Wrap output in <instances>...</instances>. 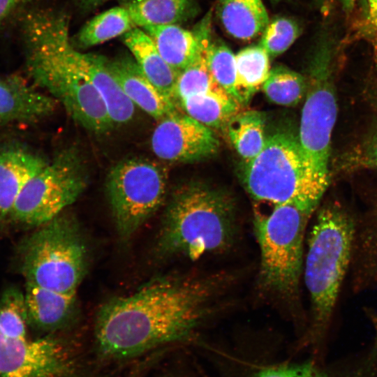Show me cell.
<instances>
[{
	"instance_id": "obj_1",
	"label": "cell",
	"mask_w": 377,
	"mask_h": 377,
	"mask_svg": "<svg viewBox=\"0 0 377 377\" xmlns=\"http://www.w3.org/2000/svg\"><path fill=\"white\" fill-rule=\"evenodd\" d=\"M232 281L221 272L158 276L131 295L110 299L96 316L98 351L127 359L190 339L221 309Z\"/></svg>"
},
{
	"instance_id": "obj_2",
	"label": "cell",
	"mask_w": 377,
	"mask_h": 377,
	"mask_svg": "<svg viewBox=\"0 0 377 377\" xmlns=\"http://www.w3.org/2000/svg\"><path fill=\"white\" fill-rule=\"evenodd\" d=\"M17 22L26 69L34 84L86 130L96 134L112 130L114 125L103 99L76 64L68 13L52 8H27Z\"/></svg>"
},
{
	"instance_id": "obj_3",
	"label": "cell",
	"mask_w": 377,
	"mask_h": 377,
	"mask_svg": "<svg viewBox=\"0 0 377 377\" xmlns=\"http://www.w3.org/2000/svg\"><path fill=\"white\" fill-rule=\"evenodd\" d=\"M313 215L303 269L309 311L302 341L311 348L313 358L324 362L349 274L357 214L343 202L332 199L320 205Z\"/></svg>"
},
{
	"instance_id": "obj_4",
	"label": "cell",
	"mask_w": 377,
	"mask_h": 377,
	"mask_svg": "<svg viewBox=\"0 0 377 377\" xmlns=\"http://www.w3.org/2000/svg\"><path fill=\"white\" fill-rule=\"evenodd\" d=\"M239 229L232 197L205 184L191 183L174 191L161 224L157 248L165 257L194 260L229 250Z\"/></svg>"
},
{
	"instance_id": "obj_5",
	"label": "cell",
	"mask_w": 377,
	"mask_h": 377,
	"mask_svg": "<svg viewBox=\"0 0 377 377\" xmlns=\"http://www.w3.org/2000/svg\"><path fill=\"white\" fill-rule=\"evenodd\" d=\"M313 214L293 205H272L267 212L255 210L253 221L260 251V290L293 308L306 324L301 311V282L306 230Z\"/></svg>"
},
{
	"instance_id": "obj_6",
	"label": "cell",
	"mask_w": 377,
	"mask_h": 377,
	"mask_svg": "<svg viewBox=\"0 0 377 377\" xmlns=\"http://www.w3.org/2000/svg\"><path fill=\"white\" fill-rule=\"evenodd\" d=\"M243 184L258 203L293 205L315 213L327 189L301 147L298 135L278 131L267 136L261 151L244 163Z\"/></svg>"
},
{
	"instance_id": "obj_7",
	"label": "cell",
	"mask_w": 377,
	"mask_h": 377,
	"mask_svg": "<svg viewBox=\"0 0 377 377\" xmlns=\"http://www.w3.org/2000/svg\"><path fill=\"white\" fill-rule=\"evenodd\" d=\"M64 212L27 237L22 271L27 283L77 293L89 267V249L76 219Z\"/></svg>"
},
{
	"instance_id": "obj_8",
	"label": "cell",
	"mask_w": 377,
	"mask_h": 377,
	"mask_svg": "<svg viewBox=\"0 0 377 377\" xmlns=\"http://www.w3.org/2000/svg\"><path fill=\"white\" fill-rule=\"evenodd\" d=\"M167 180L165 169L145 158H124L110 169L105 191L120 238H131L159 209Z\"/></svg>"
},
{
	"instance_id": "obj_9",
	"label": "cell",
	"mask_w": 377,
	"mask_h": 377,
	"mask_svg": "<svg viewBox=\"0 0 377 377\" xmlns=\"http://www.w3.org/2000/svg\"><path fill=\"white\" fill-rule=\"evenodd\" d=\"M88 179L79 151L66 148L25 184L9 215L20 223L38 227L74 203L85 191Z\"/></svg>"
},
{
	"instance_id": "obj_10",
	"label": "cell",
	"mask_w": 377,
	"mask_h": 377,
	"mask_svg": "<svg viewBox=\"0 0 377 377\" xmlns=\"http://www.w3.org/2000/svg\"><path fill=\"white\" fill-rule=\"evenodd\" d=\"M328 50L319 48L311 61L297 135L311 168L327 186L331 180V139L338 113L332 57Z\"/></svg>"
},
{
	"instance_id": "obj_11",
	"label": "cell",
	"mask_w": 377,
	"mask_h": 377,
	"mask_svg": "<svg viewBox=\"0 0 377 377\" xmlns=\"http://www.w3.org/2000/svg\"><path fill=\"white\" fill-rule=\"evenodd\" d=\"M74 363L57 339H11L0 330V377H68Z\"/></svg>"
},
{
	"instance_id": "obj_12",
	"label": "cell",
	"mask_w": 377,
	"mask_h": 377,
	"mask_svg": "<svg viewBox=\"0 0 377 377\" xmlns=\"http://www.w3.org/2000/svg\"><path fill=\"white\" fill-rule=\"evenodd\" d=\"M150 143L158 158L171 162L202 160L214 155L220 146L212 128L177 112L158 121Z\"/></svg>"
},
{
	"instance_id": "obj_13",
	"label": "cell",
	"mask_w": 377,
	"mask_h": 377,
	"mask_svg": "<svg viewBox=\"0 0 377 377\" xmlns=\"http://www.w3.org/2000/svg\"><path fill=\"white\" fill-rule=\"evenodd\" d=\"M250 377H377V343L327 362L314 358L261 368Z\"/></svg>"
},
{
	"instance_id": "obj_14",
	"label": "cell",
	"mask_w": 377,
	"mask_h": 377,
	"mask_svg": "<svg viewBox=\"0 0 377 377\" xmlns=\"http://www.w3.org/2000/svg\"><path fill=\"white\" fill-rule=\"evenodd\" d=\"M107 66L130 101L160 121L177 112L175 103L163 94L147 77L133 57L120 55L109 59Z\"/></svg>"
},
{
	"instance_id": "obj_15",
	"label": "cell",
	"mask_w": 377,
	"mask_h": 377,
	"mask_svg": "<svg viewBox=\"0 0 377 377\" xmlns=\"http://www.w3.org/2000/svg\"><path fill=\"white\" fill-rule=\"evenodd\" d=\"M58 104L19 76L0 78V123L35 122L52 114Z\"/></svg>"
},
{
	"instance_id": "obj_16",
	"label": "cell",
	"mask_w": 377,
	"mask_h": 377,
	"mask_svg": "<svg viewBox=\"0 0 377 377\" xmlns=\"http://www.w3.org/2000/svg\"><path fill=\"white\" fill-rule=\"evenodd\" d=\"M348 276L354 294L377 291V206L357 215Z\"/></svg>"
},
{
	"instance_id": "obj_17",
	"label": "cell",
	"mask_w": 377,
	"mask_h": 377,
	"mask_svg": "<svg viewBox=\"0 0 377 377\" xmlns=\"http://www.w3.org/2000/svg\"><path fill=\"white\" fill-rule=\"evenodd\" d=\"M75 58L81 73L103 99L113 124L117 126L129 122L135 114V105L109 70L106 57L83 53L75 48Z\"/></svg>"
},
{
	"instance_id": "obj_18",
	"label": "cell",
	"mask_w": 377,
	"mask_h": 377,
	"mask_svg": "<svg viewBox=\"0 0 377 377\" xmlns=\"http://www.w3.org/2000/svg\"><path fill=\"white\" fill-rule=\"evenodd\" d=\"M24 297L28 323L37 329L58 330L75 316L77 293H64L27 283Z\"/></svg>"
},
{
	"instance_id": "obj_19",
	"label": "cell",
	"mask_w": 377,
	"mask_h": 377,
	"mask_svg": "<svg viewBox=\"0 0 377 377\" xmlns=\"http://www.w3.org/2000/svg\"><path fill=\"white\" fill-rule=\"evenodd\" d=\"M47 163L24 149L10 147L0 151V222L10 214L25 184Z\"/></svg>"
},
{
	"instance_id": "obj_20",
	"label": "cell",
	"mask_w": 377,
	"mask_h": 377,
	"mask_svg": "<svg viewBox=\"0 0 377 377\" xmlns=\"http://www.w3.org/2000/svg\"><path fill=\"white\" fill-rule=\"evenodd\" d=\"M137 64L151 82L174 103L179 73L161 57L151 37L142 29L134 27L122 36Z\"/></svg>"
},
{
	"instance_id": "obj_21",
	"label": "cell",
	"mask_w": 377,
	"mask_h": 377,
	"mask_svg": "<svg viewBox=\"0 0 377 377\" xmlns=\"http://www.w3.org/2000/svg\"><path fill=\"white\" fill-rule=\"evenodd\" d=\"M216 13L226 31L242 40L262 34L269 22L263 0H218Z\"/></svg>"
},
{
	"instance_id": "obj_22",
	"label": "cell",
	"mask_w": 377,
	"mask_h": 377,
	"mask_svg": "<svg viewBox=\"0 0 377 377\" xmlns=\"http://www.w3.org/2000/svg\"><path fill=\"white\" fill-rule=\"evenodd\" d=\"M135 27L178 24L198 11L196 0H121Z\"/></svg>"
},
{
	"instance_id": "obj_23",
	"label": "cell",
	"mask_w": 377,
	"mask_h": 377,
	"mask_svg": "<svg viewBox=\"0 0 377 377\" xmlns=\"http://www.w3.org/2000/svg\"><path fill=\"white\" fill-rule=\"evenodd\" d=\"M164 60L180 73L195 59L198 43L195 34L178 24L152 25L143 28Z\"/></svg>"
},
{
	"instance_id": "obj_24",
	"label": "cell",
	"mask_w": 377,
	"mask_h": 377,
	"mask_svg": "<svg viewBox=\"0 0 377 377\" xmlns=\"http://www.w3.org/2000/svg\"><path fill=\"white\" fill-rule=\"evenodd\" d=\"M179 103L186 114L210 128L226 126L240 105L221 87L188 96Z\"/></svg>"
},
{
	"instance_id": "obj_25",
	"label": "cell",
	"mask_w": 377,
	"mask_h": 377,
	"mask_svg": "<svg viewBox=\"0 0 377 377\" xmlns=\"http://www.w3.org/2000/svg\"><path fill=\"white\" fill-rule=\"evenodd\" d=\"M265 125L263 113L247 110L238 112L226 126L231 144L244 163L254 158L264 147Z\"/></svg>"
},
{
	"instance_id": "obj_26",
	"label": "cell",
	"mask_w": 377,
	"mask_h": 377,
	"mask_svg": "<svg viewBox=\"0 0 377 377\" xmlns=\"http://www.w3.org/2000/svg\"><path fill=\"white\" fill-rule=\"evenodd\" d=\"M237 101L240 105L247 103L263 87L269 71V56L260 45L241 50L235 55Z\"/></svg>"
},
{
	"instance_id": "obj_27",
	"label": "cell",
	"mask_w": 377,
	"mask_h": 377,
	"mask_svg": "<svg viewBox=\"0 0 377 377\" xmlns=\"http://www.w3.org/2000/svg\"><path fill=\"white\" fill-rule=\"evenodd\" d=\"M136 27L122 6L112 8L87 22L71 40L76 48H88L123 36Z\"/></svg>"
},
{
	"instance_id": "obj_28",
	"label": "cell",
	"mask_w": 377,
	"mask_h": 377,
	"mask_svg": "<svg viewBox=\"0 0 377 377\" xmlns=\"http://www.w3.org/2000/svg\"><path fill=\"white\" fill-rule=\"evenodd\" d=\"M306 77L287 67L272 68L262 89L267 99L279 105L294 106L305 96Z\"/></svg>"
},
{
	"instance_id": "obj_29",
	"label": "cell",
	"mask_w": 377,
	"mask_h": 377,
	"mask_svg": "<svg viewBox=\"0 0 377 377\" xmlns=\"http://www.w3.org/2000/svg\"><path fill=\"white\" fill-rule=\"evenodd\" d=\"M334 165L342 172L377 170V113L364 133L337 156Z\"/></svg>"
},
{
	"instance_id": "obj_30",
	"label": "cell",
	"mask_w": 377,
	"mask_h": 377,
	"mask_svg": "<svg viewBox=\"0 0 377 377\" xmlns=\"http://www.w3.org/2000/svg\"><path fill=\"white\" fill-rule=\"evenodd\" d=\"M27 323L24 294L16 288H8L0 297V330L8 338L24 339Z\"/></svg>"
},
{
	"instance_id": "obj_31",
	"label": "cell",
	"mask_w": 377,
	"mask_h": 377,
	"mask_svg": "<svg viewBox=\"0 0 377 377\" xmlns=\"http://www.w3.org/2000/svg\"><path fill=\"white\" fill-rule=\"evenodd\" d=\"M207 57L214 80L237 100L235 55L223 41L214 38L212 36L207 47Z\"/></svg>"
},
{
	"instance_id": "obj_32",
	"label": "cell",
	"mask_w": 377,
	"mask_h": 377,
	"mask_svg": "<svg viewBox=\"0 0 377 377\" xmlns=\"http://www.w3.org/2000/svg\"><path fill=\"white\" fill-rule=\"evenodd\" d=\"M300 34V28L293 19L279 17L268 23L261 34L260 45L269 57H274L286 51Z\"/></svg>"
},
{
	"instance_id": "obj_33",
	"label": "cell",
	"mask_w": 377,
	"mask_h": 377,
	"mask_svg": "<svg viewBox=\"0 0 377 377\" xmlns=\"http://www.w3.org/2000/svg\"><path fill=\"white\" fill-rule=\"evenodd\" d=\"M342 2L348 10L360 3L364 9V24L367 28L377 36V0H342Z\"/></svg>"
},
{
	"instance_id": "obj_34",
	"label": "cell",
	"mask_w": 377,
	"mask_h": 377,
	"mask_svg": "<svg viewBox=\"0 0 377 377\" xmlns=\"http://www.w3.org/2000/svg\"><path fill=\"white\" fill-rule=\"evenodd\" d=\"M33 0H0V27L28 8Z\"/></svg>"
},
{
	"instance_id": "obj_35",
	"label": "cell",
	"mask_w": 377,
	"mask_h": 377,
	"mask_svg": "<svg viewBox=\"0 0 377 377\" xmlns=\"http://www.w3.org/2000/svg\"><path fill=\"white\" fill-rule=\"evenodd\" d=\"M76 7L82 12L91 11L109 0H73Z\"/></svg>"
},
{
	"instance_id": "obj_36",
	"label": "cell",
	"mask_w": 377,
	"mask_h": 377,
	"mask_svg": "<svg viewBox=\"0 0 377 377\" xmlns=\"http://www.w3.org/2000/svg\"><path fill=\"white\" fill-rule=\"evenodd\" d=\"M377 317V312L376 311H372L370 313L368 314L367 318L370 320V321Z\"/></svg>"
},
{
	"instance_id": "obj_37",
	"label": "cell",
	"mask_w": 377,
	"mask_h": 377,
	"mask_svg": "<svg viewBox=\"0 0 377 377\" xmlns=\"http://www.w3.org/2000/svg\"><path fill=\"white\" fill-rule=\"evenodd\" d=\"M272 1H281V0H272Z\"/></svg>"
}]
</instances>
